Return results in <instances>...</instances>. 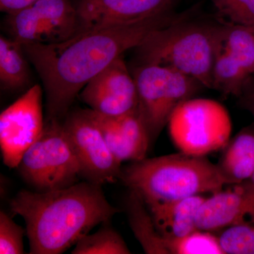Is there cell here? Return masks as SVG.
I'll list each match as a JSON object with an SVG mask.
<instances>
[{"mask_svg": "<svg viewBox=\"0 0 254 254\" xmlns=\"http://www.w3.org/2000/svg\"><path fill=\"white\" fill-rule=\"evenodd\" d=\"M165 240L169 254H224L212 232L197 229L185 236Z\"/></svg>", "mask_w": 254, "mask_h": 254, "instance_id": "obj_20", "label": "cell"}, {"mask_svg": "<svg viewBox=\"0 0 254 254\" xmlns=\"http://www.w3.org/2000/svg\"><path fill=\"white\" fill-rule=\"evenodd\" d=\"M38 0H0V10L6 14H14L34 4Z\"/></svg>", "mask_w": 254, "mask_h": 254, "instance_id": "obj_25", "label": "cell"}, {"mask_svg": "<svg viewBox=\"0 0 254 254\" xmlns=\"http://www.w3.org/2000/svg\"><path fill=\"white\" fill-rule=\"evenodd\" d=\"M218 237L224 254H254V224L227 227Z\"/></svg>", "mask_w": 254, "mask_h": 254, "instance_id": "obj_22", "label": "cell"}, {"mask_svg": "<svg viewBox=\"0 0 254 254\" xmlns=\"http://www.w3.org/2000/svg\"><path fill=\"white\" fill-rule=\"evenodd\" d=\"M63 128L79 165L81 178L101 186L120 179L122 164L110 151L88 109L68 113Z\"/></svg>", "mask_w": 254, "mask_h": 254, "instance_id": "obj_9", "label": "cell"}, {"mask_svg": "<svg viewBox=\"0 0 254 254\" xmlns=\"http://www.w3.org/2000/svg\"><path fill=\"white\" fill-rule=\"evenodd\" d=\"M79 96L93 111L112 118L123 116L138 108L136 83L123 56L92 78Z\"/></svg>", "mask_w": 254, "mask_h": 254, "instance_id": "obj_11", "label": "cell"}, {"mask_svg": "<svg viewBox=\"0 0 254 254\" xmlns=\"http://www.w3.org/2000/svg\"><path fill=\"white\" fill-rule=\"evenodd\" d=\"M9 205L24 220L31 254H63L120 212L101 185L88 181L52 191L22 190Z\"/></svg>", "mask_w": 254, "mask_h": 254, "instance_id": "obj_2", "label": "cell"}, {"mask_svg": "<svg viewBox=\"0 0 254 254\" xmlns=\"http://www.w3.org/2000/svg\"><path fill=\"white\" fill-rule=\"evenodd\" d=\"M22 44L11 38L0 37V82L9 91L21 89L29 82V68Z\"/></svg>", "mask_w": 254, "mask_h": 254, "instance_id": "obj_18", "label": "cell"}, {"mask_svg": "<svg viewBox=\"0 0 254 254\" xmlns=\"http://www.w3.org/2000/svg\"><path fill=\"white\" fill-rule=\"evenodd\" d=\"M110 222H105L95 233L87 234L78 241L73 254H129V249Z\"/></svg>", "mask_w": 254, "mask_h": 254, "instance_id": "obj_19", "label": "cell"}, {"mask_svg": "<svg viewBox=\"0 0 254 254\" xmlns=\"http://www.w3.org/2000/svg\"><path fill=\"white\" fill-rule=\"evenodd\" d=\"M193 10L155 31L137 48L139 63L175 68L212 89V75L221 24L190 18Z\"/></svg>", "mask_w": 254, "mask_h": 254, "instance_id": "obj_4", "label": "cell"}, {"mask_svg": "<svg viewBox=\"0 0 254 254\" xmlns=\"http://www.w3.org/2000/svg\"><path fill=\"white\" fill-rule=\"evenodd\" d=\"M167 126L179 151L195 156H206L223 149L232 131L226 108L208 98L185 100L174 110Z\"/></svg>", "mask_w": 254, "mask_h": 254, "instance_id": "obj_7", "label": "cell"}, {"mask_svg": "<svg viewBox=\"0 0 254 254\" xmlns=\"http://www.w3.org/2000/svg\"><path fill=\"white\" fill-rule=\"evenodd\" d=\"M88 110L101 130L110 151L119 163L135 162L134 155L124 136L118 118L102 115L91 109Z\"/></svg>", "mask_w": 254, "mask_h": 254, "instance_id": "obj_21", "label": "cell"}, {"mask_svg": "<svg viewBox=\"0 0 254 254\" xmlns=\"http://www.w3.org/2000/svg\"><path fill=\"white\" fill-rule=\"evenodd\" d=\"M120 179L146 205L212 194L227 185L217 164L182 152L132 162Z\"/></svg>", "mask_w": 254, "mask_h": 254, "instance_id": "obj_3", "label": "cell"}, {"mask_svg": "<svg viewBox=\"0 0 254 254\" xmlns=\"http://www.w3.org/2000/svg\"><path fill=\"white\" fill-rule=\"evenodd\" d=\"M222 150L217 165L227 185L250 180L254 173V128L242 129Z\"/></svg>", "mask_w": 254, "mask_h": 254, "instance_id": "obj_15", "label": "cell"}, {"mask_svg": "<svg viewBox=\"0 0 254 254\" xmlns=\"http://www.w3.org/2000/svg\"><path fill=\"white\" fill-rule=\"evenodd\" d=\"M247 182H248L252 187H254V173L253 175H252V176L251 177L250 180H247Z\"/></svg>", "mask_w": 254, "mask_h": 254, "instance_id": "obj_27", "label": "cell"}, {"mask_svg": "<svg viewBox=\"0 0 254 254\" xmlns=\"http://www.w3.org/2000/svg\"><path fill=\"white\" fill-rule=\"evenodd\" d=\"M126 210L133 235L145 253L169 254L166 240L157 230L145 202L133 190H130L127 196Z\"/></svg>", "mask_w": 254, "mask_h": 254, "instance_id": "obj_16", "label": "cell"}, {"mask_svg": "<svg viewBox=\"0 0 254 254\" xmlns=\"http://www.w3.org/2000/svg\"><path fill=\"white\" fill-rule=\"evenodd\" d=\"M41 87L35 85L0 115V148L3 163L17 168L23 155L45 127Z\"/></svg>", "mask_w": 254, "mask_h": 254, "instance_id": "obj_10", "label": "cell"}, {"mask_svg": "<svg viewBox=\"0 0 254 254\" xmlns=\"http://www.w3.org/2000/svg\"><path fill=\"white\" fill-rule=\"evenodd\" d=\"M239 224H254V187L247 181L212 193L197 215V229L205 231H218Z\"/></svg>", "mask_w": 254, "mask_h": 254, "instance_id": "obj_13", "label": "cell"}, {"mask_svg": "<svg viewBox=\"0 0 254 254\" xmlns=\"http://www.w3.org/2000/svg\"><path fill=\"white\" fill-rule=\"evenodd\" d=\"M205 199L203 195H197L146 206L164 238H179L197 230V215Z\"/></svg>", "mask_w": 254, "mask_h": 254, "instance_id": "obj_14", "label": "cell"}, {"mask_svg": "<svg viewBox=\"0 0 254 254\" xmlns=\"http://www.w3.org/2000/svg\"><path fill=\"white\" fill-rule=\"evenodd\" d=\"M240 103L243 108L250 112L254 118V87L249 86L245 93L240 97Z\"/></svg>", "mask_w": 254, "mask_h": 254, "instance_id": "obj_26", "label": "cell"}, {"mask_svg": "<svg viewBox=\"0 0 254 254\" xmlns=\"http://www.w3.org/2000/svg\"><path fill=\"white\" fill-rule=\"evenodd\" d=\"M26 230L18 225L4 211L0 213V254L24 253L23 237Z\"/></svg>", "mask_w": 254, "mask_h": 254, "instance_id": "obj_24", "label": "cell"}, {"mask_svg": "<svg viewBox=\"0 0 254 254\" xmlns=\"http://www.w3.org/2000/svg\"><path fill=\"white\" fill-rule=\"evenodd\" d=\"M252 73L225 50L217 46L214 59L212 89L222 95L240 98L249 87V79Z\"/></svg>", "mask_w": 254, "mask_h": 254, "instance_id": "obj_17", "label": "cell"}, {"mask_svg": "<svg viewBox=\"0 0 254 254\" xmlns=\"http://www.w3.org/2000/svg\"><path fill=\"white\" fill-rule=\"evenodd\" d=\"M227 22L254 29V0H208Z\"/></svg>", "mask_w": 254, "mask_h": 254, "instance_id": "obj_23", "label": "cell"}, {"mask_svg": "<svg viewBox=\"0 0 254 254\" xmlns=\"http://www.w3.org/2000/svg\"><path fill=\"white\" fill-rule=\"evenodd\" d=\"M173 10L134 22L78 32L55 44H22L46 94L47 120L66 118L70 107L92 78L114 60L138 48L155 31L186 16Z\"/></svg>", "mask_w": 254, "mask_h": 254, "instance_id": "obj_1", "label": "cell"}, {"mask_svg": "<svg viewBox=\"0 0 254 254\" xmlns=\"http://www.w3.org/2000/svg\"><path fill=\"white\" fill-rule=\"evenodd\" d=\"M178 0H77L79 31L134 22L173 10Z\"/></svg>", "mask_w": 254, "mask_h": 254, "instance_id": "obj_12", "label": "cell"}, {"mask_svg": "<svg viewBox=\"0 0 254 254\" xmlns=\"http://www.w3.org/2000/svg\"><path fill=\"white\" fill-rule=\"evenodd\" d=\"M4 28L10 38L21 44H55L76 35L79 20L71 0H38L6 14Z\"/></svg>", "mask_w": 254, "mask_h": 254, "instance_id": "obj_8", "label": "cell"}, {"mask_svg": "<svg viewBox=\"0 0 254 254\" xmlns=\"http://www.w3.org/2000/svg\"><path fill=\"white\" fill-rule=\"evenodd\" d=\"M132 75L138 93L137 110L150 144L168 125L177 107L193 98L204 87L195 78L158 64L139 63Z\"/></svg>", "mask_w": 254, "mask_h": 254, "instance_id": "obj_5", "label": "cell"}, {"mask_svg": "<svg viewBox=\"0 0 254 254\" xmlns=\"http://www.w3.org/2000/svg\"></svg>", "mask_w": 254, "mask_h": 254, "instance_id": "obj_28", "label": "cell"}, {"mask_svg": "<svg viewBox=\"0 0 254 254\" xmlns=\"http://www.w3.org/2000/svg\"><path fill=\"white\" fill-rule=\"evenodd\" d=\"M17 169L23 181L37 192L66 188L81 177L63 124L58 120H47L41 136L26 150Z\"/></svg>", "mask_w": 254, "mask_h": 254, "instance_id": "obj_6", "label": "cell"}]
</instances>
